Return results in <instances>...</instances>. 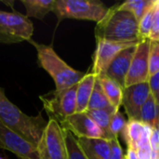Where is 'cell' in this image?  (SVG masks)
I'll use <instances>...</instances> for the list:
<instances>
[{"mask_svg":"<svg viewBox=\"0 0 159 159\" xmlns=\"http://www.w3.org/2000/svg\"><path fill=\"white\" fill-rule=\"evenodd\" d=\"M147 83L149 86L151 96L159 106V72L150 75Z\"/></svg>","mask_w":159,"mask_h":159,"instance_id":"obj_28","label":"cell"},{"mask_svg":"<svg viewBox=\"0 0 159 159\" xmlns=\"http://www.w3.org/2000/svg\"><path fill=\"white\" fill-rule=\"evenodd\" d=\"M150 96L148 83L131 85L123 89L122 103L129 120L140 121L142 107Z\"/></svg>","mask_w":159,"mask_h":159,"instance_id":"obj_12","label":"cell"},{"mask_svg":"<svg viewBox=\"0 0 159 159\" xmlns=\"http://www.w3.org/2000/svg\"><path fill=\"white\" fill-rule=\"evenodd\" d=\"M34 34V24L25 15L0 10V44H16L29 41Z\"/></svg>","mask_w":159,"mask_h":159,"instance_id":"obj_6","label":"cell"},{"mask_svg":"<svg viewBox=\"0 0 159 159\" xmlns=\"http://www.w3.org/2000/svg\"><path fill=\"white\" fill-rule=\"evenodd\" d=\"M140 121L152 129L159 126V106L157 104L151 94L146 102L142 107Z\"/></svg>","mask_w":159,"mask_h":159,"instance_id":"obj_20","label":"cell"},{"mask_svg":"<svg viewBox=\"0 0 159 159\" xmlns=\"http://www.w3.org/2000/svg\"><path fill=\"white\" fill-rule=\"evenodd\" d=\"M150 39H142L137 44V48L125 81V88L145 83L148 81L149 74V49Z\"/></svg>","mask_w":159,"mask_h":159,"instance_id":"obj_9","label":"cell"},{"mask_svg":"<svg viewBox=\"0 0 159 159\" xmlns=\"http://www.w3.org/2000/svg\"><path fill=\"white\" fill-rule=\"evenodd\" d=\"M37 52L38 65L44 69L53 79L57 91L63 90L76 85L85 75L68 65L54 50L51 46L40 44L32 39L29 40Z\"/></svg>","mask_w":159,"mask_h":159,"instance_id":"obj_3","label":"cell"},{"mask_svg":"<svg viewBox=\"0 0 159 159\" xmlns=\"http://www.w3.org/2000/svg\"><path fill=\"white\" fill-rule=\"evenodd\" d=\"M77 84L63 90L57 91L54 89L45 95L39 96L43 103V108L50 120L61 124L68 116L76 112Z\"/></svg>","mask_w":159,"mask_h":159,"instance_id":"obj_5","label":"cell"},{"mask_svg":"<svg viewBox=\"0 0 159 159\" xmlns=\"http://www.w3.org/2000/svg\"><path fill=\"white\" fill-rule=\"evenodd\" d=\"M36 149L40 159H67L64 131L58 122L48 121Z\"/></svg>","mask_w":159,"mask_h":159,"instance_id":"obj_7","label":"cell"},{"mask_svg":"<svg viewBox=\"0 0 159 159\" xmlns=\"http://www.w3.org/2000/svg\"><path fill=\"white\" fill-rule=\"evenodd\" d=\"M149 143L152 159H159V126L152 129Z\"/></svg>","mask_w":159,"mask_h":159,"instance_id":"obj_27","label":"cell"},{"mask_svg":"<svg viewBox=\"0 0 159 159\" xmlns=\"http://www.w3.org/2000/svg\"><path fill=\"white\" fill-rule=\"evenodd\" d=\"M96 79L97 76L90 72L85 74L83 78L78 82L77 89H76V112L75 113H85L87 111Z\"/></svg>","mask_w":159,"mask_h":159,"instance_id":"obj_16","label":"cell"},{"mask_svg":"<svg viewBox=\"0 0 159 159\" xmlns=\"http://www.w3.org/2000/svg\"><path fill=\"white\" fill-rule=\"evenodd\" d=\"M109 7L98 0H55L52 12L58 21L65 19L101 21L107 14Z\"/></svg>","mask_w":159,"mask_h":159,"instance_id":"obj_4","label":"cell"},{"mask_svg":"<svg viewBox=\"0 0 159 159\" xmlns=\"http://www.w3.org/2000/svg\"><path fill=\"white\" fill-rule=\"evenodd\" d=\"M137 43L114 42L104 39H96V49L93 55L91 73L96 76L103 75L113 60L125 48Z\"/></svg>","mask_w":159,"mask_h":159,"instance_id":"obj_8","label":"cell"},{"mask_svg":"<svg viewBox=\"0 0 159 159\" xmlns=\"http://www.w3.org/2000/svg\"><path fill=\"white\" fill-rule=\"evenodd\" d=\"M157 2V1H156ZM155 5L146 12V14L139 21V36L140 39H149L151 31L154 23V16H155Z\"/></svg>","mask_w":159,"mask_h":159,"instance_id":"obj_24","label":"cell"},{"mask_svg":"<svg viewBox=\"0 0 159 159\" xmlns=\"http://www.w3.org/2000/svg\"><path fill=\"white\" fill-rule=\"evenodd\" d=\"M149 39L151 41L159 40V0H157V2H156L154 23H153V28H152Z\"/></svg>","mask_w":159,"mask_h":159,"instance_id":"obj_29","label":"cell"},{"mask_svg":"<svg viewBox=\"0 0 159 159\" xmlns=\"http://www.w3.org/2000/svg\"><path fill=\"white\" fill-rule=\"evenodd\" d=\"M60 126L72 133L76 139H105L104 133L95 124V122L87 115V113H75L68 116Z\"/></svg>","mask_w":159,"mask_h":159,"instance_id":"obj_11","label":"cell"},{"mask_svg":"<svg viewBox=\"0 0 159 159\" xmlns=\"http://www.w3.org/2000/svg\"><path fill=\"white\" fill-rule=\"evenodd\" d=\"M96 39L114 42H139V22L133 13L118 6L109 7L104 18L96 24Z\"/></svg>","mask_w":159,"mask_h":159,"instance_id":"obj_2","label":"cell"},{"mask_svg":"<svg viewBox=\"0 0 159 159\" xmlns=\"http://www.w3.org/2000/svg\"><path fill=\"white\" fill-rule=\"evenodd\" d=\"M117 111L115 109H99V110H89L86 111L87 115L95 122V124L101 129V130L104 133L107 141H111L114 137L111 135L109 130L110 121L114 113Z\"/></svg>","mask_w":159,"mask_h":159,"instance_id":"obj_19","label":"cell"},{"mask_svg":"<svg viewBox=\"0 0 159 159\" xmlns=\"http://www.w3.org/2000/svg\"><path fill=\"white\" fill-rule=\"evenodd\" d=\"M77 143L88 159H109L111 154L110 141L105 139L79 138Z\"/></svg>","mask_w":159,"mask_h":159,"instance_id":"obj_15","label":"cell"},{"mask_svg":"<svg viewBox=\"0 0 159 159\" xmlns=\"http://www.w3.org/2000/svg\"><path fill=\"white\" fill-rule=\"evenodd\" d=\"M99 109H115L112 104L110 103V102L108 101L98 78L96 79L89 102V105H88V109L89 110H99ZM116 110V109H115Z\"/></svg>","mask_w":159,"mask_h":159,"instance_id":"obj_21","label":"cell"},{"mask_svg":"<svg viewBox=\"0 0 159 159\" xmlns=\"http://www.w3.org/2000/svg\"><path fill=\"white\" fill-rule=\"evenodd\" d=\"M126 125H127V121L123 114L119 110L116 111L114 115L112 116L110 126H109V130H110L111 135L114 138H117L123 131Z\"/></svg>","mask_w":159,"mask_h":159,"instance_id":"obj_25","label":"cell"},{"mask_svg":"<svg viewBox=\"0 0 159 159\" xmlns=\"http://www.w3.org/2000/svg\"><path fill=\"white\" fill-rule=\"evenodd\" d=\"M110 144H111V154L109 159H125L123 149L117 138L112 139L110 141Z\"/></svg>","mask_w":159,"mask_h":159,"instance_id":"obj_30","label":"cell"},{"mask_svg":"<svg viewBox=\"0 0 159 159\" xmlns=\"http://www.w3.org/2000/svg\"><path fill=\"white\" fill-rule=\"evenodd\" d=\"M137 44L123 49L111 62L104 75L117 82L123 89L125 88V81L129 73L131 61L135 54Z\"/></svg>","mask_w":159,"mask_h":159,"instance_id":"obj_13","label":"cell"},{"mask_svg":"<svg viewBox=\"0 0 159 159\" xmlns=\"http://www.w3.org/2000/svg\"><path fill=\"white\" fill-rule=\"evenodd\" d=\"M151 41V40H150ZM159 72V40L151 41L149 49V74L150 75Z\"/></svg>","mask_w":159,"mask_h":159,"instance_id":"obj_26","label":"cell"},{"mask_svg":"<svg viewBox=\"0 0 159 159\" xmlns=\"http://www.w3.org/2000/svg\"><path fill=\"white\" fill-rule=\"evenodd\" d=\"M64 140L67 150V159H88L77 143V139L69 131L64 130Z\"/></svg>","mask_w":159,"mask_h":159,"instance_id":"obj_23","label":"cell"},{"mask_svg":"<svg viewBox=\"0 0 159 159\" xmlns=\"http://www.w3.org/2000/svg\"><path fill=\"white\" fill-rule=\"evenodd\" d=\"M0 124L37 147L48 121L41 113L34 116L24 114L7 99L0 87Z\"/></svg>","mask_w":159,"mask_h":159,"instance_id":"obj_1","label":"cell"},{"mask_svg":"<svg viewBox=\"0 0 159 159\" xmlns=\"http://www.w3.org/2000/svg\"><path fill=\"white\" fill-rule=\"evenodd\" d=\"M156 1L157 0H129L118 5V7L133 13L139 22L146 12L155 5Z\"/></svg>","mask_w":159,"mask_h":159,"instance_id":"obj_22","label":"cell"},{"mask_svg":"<svg viewBox=\"0 0 159 159\" xmlns=\"http://www.w3.org/2000/svg\"><path fill=\"white\" fill-rule=\"evenodd\" d=\"M97 78L112 106L115 109L119 110V107L122 103L123 88L117 82L107 77L104 75L97 76Z\"/></svg>","mask_w":159,"mask_h":159,"instance_id":"obj_17","label":"cell"},{"mask_svg":"<svg viewBox=\"0 0 159 159\" xmlns=\"http://www.w3.org/2000/svg\"><path fill=\"white\" fill-rule=\"evenodd\" d=\"M0 148L13 153L19 159H40L34 145L1 124Z\"/></svg>","mask_w":159,"mask_h":159,"instance_id":"obj_10","label":"cell"},{"mask_svg":"<svg viewBox=\"0 0 159 159\" xmlns=\"http://www.w3.org/2000/svg\"><path fill=\"white\" fill-rule=\"evenodd\" d=\"M152 128L138 120H129L126 127L121 132L123 140L126 142L128 148H137L150 139Z\"/></svg>","mask_w":159,"mask_h":159,"instance_id":"obj_14","label":"cell"},{"mask_svg":"<svg viewBox=\"0 0 159 159\" xmlns=\"http://www.w3.org/2000/svg\"><path fill=\"white\" fill-rule=\"evenodd\" d=\"M125 159H139L137 151L133 148H128L127 155L125 156Z\"/></svg>","mask_w":159,"mask_h":159,"instance_id":"obj_31","label":"cell"},{"mask_svg":"<svg viewBox=\"0 0 159 159\" xmlns=\"http://www.w3.org/2000/svg\"><path fill=\"white\" fill-rule=\"evenodd\" d=\"M20 2L25 7L27 18L43 20L52 11L55 0H21Z\"/></svg>","mask_w":159,"mask_h":159,"instance_id":"obj_18","label":"cell"}]
</instances>
